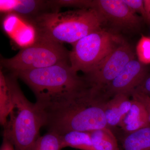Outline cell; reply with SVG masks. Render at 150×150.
Returning <instances> with one entry per match:
<instances>
[{"label":"cell","mask_w":150,"mask_h":150,"mask_svg":"<svg viewBox=\"0 0 150 150\" xmlns=\"http://www.w3.org/2000/svg\"><path fill=\"white\" fill-rule=\"evenodd\" d=\"M103 91L91 87L47 112L49 131L62 135L71 131L90 132L109 128L104 107L108 100Z\"/></svg>","instance_id":"obj_1"},{"label":"cell","mask_w":150,"mask_h":150,"mask_svg":"<svg viewBox=\"0 0 150 150\" xmlns=\"http://www.w3.org/2000/svg\"><path fill=\"white\" fill-rule=\"evenodd\" d=\"M12 73L31 88L36 103L46 112L89 87L84 77L79 76L72 69L70 62Z\"/></svg>","instance_id":"obj_2"},{"label":"cell","mask_w":150,"mask_h":150,"mask_svg":"<svg viewBox=\"0 0 150 150\" xmlns=\"http://www.w3.org/2000/svg\"><path fill=\"white\" fill-rule=\"evenodd\" d=\"M31 22L36 28L38 38L72 45L91 33L102 29L105 23L94 8L48 13L37 17Z\"/></svg>","instance_id":"obj_3"},{"label":"cell","mask_w":150,"mask_h":150,"mask_svg":"<svg viewBox=\"0 0 150 150\" xmlns=\"http://www.w3.org/2000/svg\"><path fill=\"white\" fill-rule=\"evenodd\" d=\"M6 76L12 93L13 105L4 126V138L9 140L16 150H33L39 137L40 128L47 124V113L25 97L15 75Z\"/></svg>","instance_id":"obj_4"},{"label":"cell","mask_w":150,"mask_h":150,"mask_svg":"<svg viewBox=\"0 0 150 150\" xmlns=\"http://www.w3.org/2000/svg\"><path fill=\"white\" fill-rule=\"evenodd\" d=\"M69 52L61 43L38 38L32 45L12 58L1 59V63L11 72L37 69L70 62Z\"/></svg>","instance_id":"obj_5"},{"label":"cell","mask_w":150,"mask_h":150,"mask_svg":"<svg viewBox=\"0 0 150 150\" xmlns=\"http://www.w3.org/2000/svg\"><path fill=\"white\" fill-rule=\"evenodd\" d=\"M121 42L117 35L102 28L91 33L73 44L69 52L71 67L76 72L88 74Z\"/></svg>","instance_id":"obj_6"},{"label":"cell","mask_w":150,"mask_h":150,"mask_svg":"<svg viewBox=\"0 0 150 150\" xmlns=\"http://www.w3.org/2000/svg\"><path fill=\"white\" fill-rule=\"evenodd\" d=\"M135 59L131 46L121 42L93 71L86 75L85 79L90 87L103 91L128 63Z\"/></svg>","instance_id":"obj_7"},{"label":"cell","mask_w":150,"mask_h":150,"mask_svg":"<svg viewBox=\"0 0 150 150\" xmlns=\"http://www.w3.org/2000/svg\"><path fill=\"white\" fill-rule=\"evenodd\" d=\"M92 8L118 29L135 30L141 25L142 19L123 0H93Z\"/></svg>","instance_id":"obj_8"},{"label":"cell","mask_w":150,"mask_h":150,"mask_svg":"<svg viewBox=\"0 0 150 150\" xmlns=\"http://www.w3.org/2000/svg\"><path fill=\"white\" fill-rule=\"evenodd\" d=\"M147 67L139 60L133 59L123 68L117 77L105 87L103 91L108 99L118 94L131 96V93L149 74Z\"/></svg>","instance_id":"obj_9"},{"label":"cell","mask_w":150,"mask_h":150,"mask_svg":"<svg viewBox=\"0 0 150 150\" xmlns=\"http://www.w3.org/2000/svg\"><path fill=\"white\" fill-rule=\"evenodd\" d=\"M5 15L2 23L3 29L16 46L21 49L35 43L37 33L31 22L16 14Z\"/></svg>","instance_id":"obj_10"},{"label":"cell","mask_w":150,"mask_h":150,"mask_svg":"<svg viewBox=\"0 0 150 150\" xmlns=\"http://www.w3.org/2000/svg\"><path fill=\"white\" fill-rule=\"evenodd\" d=\"M2 13L16 14L31 21L41 15L52 12L50 1L1 0Z\"/></svg>","instance_id":"obj_11"},{"label":"cell","mask_w":150,"mask_h":150,"mask_svg":"<svg viewBox=\"0 0 150 150\" xmlns=\"http://www.w3.org/2000/svg\"><path fill=\"white\" fill-rule=\"evenodd\" d=\"M132 99L125 94H118L108 100L105 104L104 111L109 128L119 126L131 109Z\"/></svg>","instance_id":"obj_12"},{"label":"cell","mask_w":150,"mask_h":150,"mask_svg":"<svg viewBox=\"0 0 150 150\" xmlns=\"http://www.w3.org/2000/svg\"><path fill=\"white\" fill-rule=\"evenodd\" d=\"M118 126L126 134L150 126L147 113L144 105L139 101L132 98L131 109Z\"/></svg>","instance_id":"obj_13"},{"label":"cell","mask_w":150,"mask_h":150,"mask_svg":"<svg viewBox=\"0 0 150 150\" xmlns=\"http://www.w3.org/2000/svg\"><path fill=\"white\" fill-rule=\"evenodd\" d=\"M62 149L67 147L81 150H96L89 132L71 131L60 135Z\"/></svg>","instance_id":"obj_14"},{"label":"cell","mask_w":150,"mask_h":150,"mask_svg":"<svg viewBox=\"0 0 150 150\" xmlns=\"http://www.w3.org/2000/svg\"><path fill=\"white\" fill-rule=\"evenodd\" d=\"M122 144L124 150H150V126L126 134Z\"/></svg>","instance_id":"obj_15"},{"label":"cell","mask_w":150,"mask_h":150,"mask_svg":"<svg viewBox=\"0 0 150 150\" xmlns=\"http://www.w3.org/2000/svg\"><path fill=\"white\" fill-rule=\"evenodd\" d=\"M13 105L12 93L7 78L0 72V122L4 126Z\"/></svg>","instance_id":"obj_16"},{"label":"cell","mask_w":150,"mask_h":150,"mask_svg":"<svg viewBox=\"0 0 150 150\" xmlns=\"http://www.w3.org/2000/svg\"><path fill=\"white\" fill-rule=\"evenodd\" d=\"M89 132L96 150H119L116 137L109 128Z\"/></svg>","instance_id":"obj_17"},{"label":"cell","mask_w":150,"mask_h":150,"mask_svg":"<svg viewBox=\"0 0 150 150\" xmlns=\"http://www.w3.org/2000/svg\"><path fill=\"white\" fill-rule=\"evenodd\" d=\"M61 141L60 135L52 131L42 137H39L33 150H61Z\"/></svg>","instance_id":"obj_18"},{"label":"cell","mask_w":150,"mask_h":150,"mask_svg":"<svg viewBox=\"0 0 150 150\" xmlns=\"http://www.w3.org/2000/svg\"><path fill=\"white\" fill-rule=\"evenodd\" d=\"M53 12H59L63 7H71L80 9L92 8L93 0H54L50 1Z\"/></svg>","instance_id":"obj_19"},{"label":"cell","mask_w":150,"mask_h":150,"mask_svg":"<svg viewBox=\"0 0 150 150\" xmlns=\"http://www.w3.org/2000/svg\"><path fill=\"white\" fill-rule=\"evenodd\" d=\"M139 61L144 64H150V37L142 35L136 48Z\"/></svg>","instance_id":"obj_20"},{"label":"cell","mask_w":150,"mask_h":150,"mask_svg":"<svg viewBox=\"0 0 150 150\" xmlns=\"http://www.w3.org/2000/svg\"><path fill=\"white\" fill-rule=\"evenodd\" d=\"M130 8L136 13H139L146 20L147 16L144 1L142 0H123Z\"/></svg>","instance_id":"obj_21"},{"label":"cell","mask_w":150,"mask_h":150,"mask_svg":"<svg viewBox=\"0 0 150 150\" xmlns=\"http://www.w3.org/2000/svg\"><path fill=\"white\" fill-rule=\"evenodd\" d=\"M132 99L141 103L144 107L150 122V97L142 93L134 91L131 94Z\"/></svg>","instance_id":"obj_22"},{"label":"cell","mask_w":150,"mask_h":150,"mask_svg":"<svg viewBox=\"0 0 150 150\" xmlns=\"http://www.w3.org/2000/svg\"><path fill=\"white\" fill-rule=\"evenodd\" d=\"M135 91L139 92L150 97V74H148L142 83L135 90Z\"/></svg>","instance_id":"obj_23"},{"label":"cell","mask_w":150,"mask_h":150,"mask_svg":"<svg viewBox=\"0 0 150 150\" xmlns=\"http://www.w3.org/2000/svg\"><path fill=\"white\" fill-rule=\"evenodd\" d=\"M1 150H14L13 145L9 140L4 138Z\"/></svg>","instance_id":"obj_24"},{"label":"cell","mask_w":150,"mask_h":150,"mask_svg":"<svg viewBox=\"0 0 150 150\" xmlns=\"http://www.w3.org/2000/svg\"><path fill=\"white\" fill-rule=\"evenodd\" d=\"M144 3L146 13V21L150 23V0L144 1Z\"/></svg>","instance_id":"obj_25"}]
</instances>
